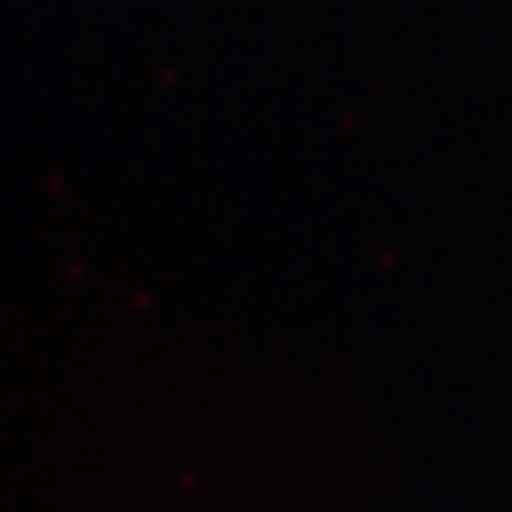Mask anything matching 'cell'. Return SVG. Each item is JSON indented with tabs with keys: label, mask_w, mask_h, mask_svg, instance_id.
Instances as JSON below:
<instances>
[]
</instances>
